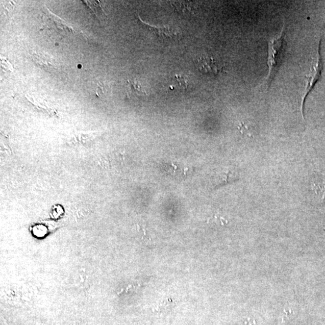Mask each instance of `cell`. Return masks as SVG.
<instances>
[{"label":"cell","mask_w":325,"mask_h":325,"mask_svg":"<svg viewBox=\"0 0 325 325\" xmlns=\"http://www.w3.org/2000/svg\"><path fill=\"white\" fill-rule=\"evenodd\" d=\"M286 32L283 28L280 37L270 40L269 42V55L267 64L269 66V73L266 79V85L269 89L271 84L276 77L280 66L283 64L286 52V41L285 39Z\"/></svg>","instance_id":"6da1fadb"},{"label":"cell","mask_w":325,"mask_h":325,"mask_svg":"<svg viewBox=\"0 0 325 325\" xmlns=\"http://www.w3.org/2000/svg\"><path fill=\"white\" fill-rule=\"evenodd\" d=\"M320 42L319 45V49H318V57L317 60V63L316 66H314L312 70H311L310 75L307 77V83L306 90H305L304 95L302 98L301 102V112L304 118V105L305 101H306L307 96L309 94V93L313 89L315 85L319 80L321 72V69H322V65H321V58L320 55Z\"/></svg>","instance_id":"7a4b0ae2"},{"label":"cell","mask_w":325,"mask_h":325,"mask_svg":"<svg viewBox=\"0 0 325 325\" xmlns=\"http://www.w3.org/2000/svg\"><path fill=\"white\" fill-rule=\"evenodd\" d=\"M195 60L197 69L204 73L216 76L223 71V67L212 57H201Z\"/></svg>","instance_id":"3957f363"},{"label":"cell","mask_w":325,"mask_h":325,"mask_svg":"<svg viewBox=\"0 0 325 325\" xmlns=\"http://www.w3.org/2000/svg\"><path fill=\"white\" fill-rule=\"evenodd\" d=\"M30 56L32 61L45 71L52 72L59 69V63L49 56L43 53H33Z\"/></svg>","instance_id":"277c9868"},{"label":"cell","mask_w":325,"mask_h":325,"mask_svg":"<svg viewBox=\"0 0 325 325\" xmlns=\"http://www.w3.org/2000/svg\"><path fill=\"white\" fill-rule=\"evenodd\" d=\"M45 21L50 29L58 30L60 32L73 33V30L71 27L69 26L61 18H58L52 13L46 16Z\"/></svg>","instance_id":"5b68a950"},{"label":"cell","mask_w":325,"mask_h":325,"mask_svg":"<svg viewBox=\"0 0 325 325\" xmlns=\"http://www.w3.org/2000/svg\"><path fill=\"white\" fill-rule=\"evenodd\" d=\"M140 19L141 20L140 18ZM142 22L143 24L147 26V28H148L150 31H152L154 33H155L156 35L159 36H162L167 37V38H172V37L176 36L177 35V33L175 32L176 31H174V30L170 29V27L154 26H151L149 24H146V23L142 21Z\"/></svg>","instance_id":"8992f818"},{"label":"cell","mask_w":325,"mask_h":325,"mask_svg":"<svg viewBox=\"0 0 325 325\" xmlns=\"http://www.w3.org/2000/svg\"><path fill=\"white\" fill-rule=\"evenodd\" d=\"M127 89H128L127 93L130 96H144L148 95L143 88L142 84L137 80H129Z\"/></svg>","instance_id":"52a82bcc"},{"label":"cell","mask_w":325,"mask_h":325,"mask_svg":"<svg viewBox=\"0 0 325 325\" xmlns=\"http://www.w3.org/2000/svg\"><path fill=\"white\" fill-rule=\"evenodd\" d=\"M311 186L315 193L321 197V199L325 198V178L320 176H316L313 179Z\"/></svg>","instance_id":"ba28073f"},{"label":"cell","mask_w":325,"mask_h":325,"mask_svg":"<svg viewBox=\"0 0 325 325\" xmlns=\"http://www.w3.org/2000/svg\"><path fill=\"white\" fill-rule=\"evenodd\" d=\"M174 80H175V81L177 83V86L179 87V88L184 90H186L187 88L188 83H187V80L184 78V77L179 74H176L175 76V79Z\"/></svg>","instance_id":"9c48e42d"}]
</instances>
